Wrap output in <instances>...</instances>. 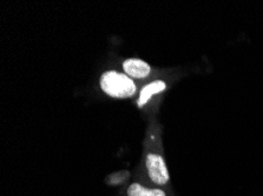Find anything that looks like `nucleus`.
<instances>
[{
    "instance_id": "f257e3e1",
    "label": "nucleus",
    "mask_w": 263,
    "mask_h": 196,
    "mask_svg": "<svg viewBox=\"0 0 263 196\" xmlns=\"http://www.w3.org/2000/svg\"><path fill=\"white\" fill-rule=\"evenodd\" d=\"M99 83L103 92L116 99L131 98L137 91L133 79L116 71L105 72L101 77Z\"/></svg>"
},
{
    "instance_id": "f03ea898",
    "label": "nucleus",
    "mask_w": 263,
    "mask_h": 196,
    "mask_svg": "<svg viewBox=\"0 0 263 196\" xmlns=\"http://www.w3.org/2000/svg\"><path fill=\"white\" fill-rule=\"evenodd\" d=\"M146 169L149 173L150 179L153 180L156 185H165L169 181L168 168L165 166V162L161 155L157 154H147L146 157Z\"/></svg>"
},
{
    "instance_id": "7ed1b4c3",
    "label": "nucleus",
    "mask_w": 263,
    "mask_h": 196,
    "mask_svg": "<svg viewBox=\"0 0 263 196\" xmlns=\"http://www.w3.org/2000/svg\"><path fill=\"white\" fill-rule=\"evenodd\" d=\"M123 70H124L127 77L143 79L150 74L151 67L141 59H126L123 62Z\"/></svg>"
},
{
    "instance_id": "20e7f679",
    "label": "nucleus",
    "mask_w": 263,
    "mask_h": 196,
    "mask_svg": "<svg viewBox=\"0 0 263 196\" xmlns=\"http://www.w3.org/2000/svg\"><path fill=\"white\" fill-rule=\"evenodd\" d=\"M165 89H166L165 82L162 81V80H156V81H154V82L149 83V85H146L144 89L142 90L141 95H139V99L137 101L138 107L144 106L145 103L149 101L151 98H153V95L161 93V92L165 91Z\"/></svg>"
},
{
    "instance_id": "39448f33",
    "label": "nucleus",
    "mask_w": 263,
    "mask_h": 196,
    "mask_svg": "<svg viewBox=\"0 0 263 196\" xmlns=\"http://www.w3.org/2000/svg\"><path fill=\"white\" fill-rule=\"evenodd\" d=\"M127 196H166L161 189H154V188H145L139 183H133L127 189Z\"/></svg>"
}]
</instances>
